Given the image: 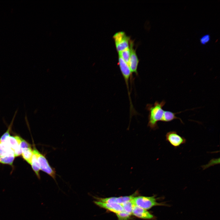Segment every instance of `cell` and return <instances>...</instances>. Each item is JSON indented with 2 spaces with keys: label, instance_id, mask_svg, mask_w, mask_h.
<instances>
[{
  "label": "cell",
  "instance_id": "obj_1",
  "mask_svg": "<svg viewBox=\"0 0 220 220\" xmlns=\"http://www.w3.org/2000/svg\"><path fill=\"white\" fill-rule=\"evenodd\" d=\"M166 103L163 100L160 102L156 101L153 105L148 104L146 109L149 112L148 126L153 130L158 128L157 123L161 121L164 112L163 107Z\"/></svg>",
  "mask_w": 220,
  "mask_h": 220
},
{
  "label": "cell",
  "instance_id": "obj_2",
  "mask_svg": "<svg viewBox=\"0 0 220 220\" xmlns=\"http://www.w3.org/2000/svg\"><path fill=\"white\" fill-rule=\"evenodd\" d=\"M134 205L145 210L150 209L153 206L161 205L162 204L156 202V199L153 196H135L132 200Z\"/></svg>",
  "mask_w": 220,
  "mask_h": 220
},
{
  "label": "cell",
  "instance_id": "obj_3",
  "mask_svg": "<svg viewBox=\"0 0 220 220\" xmlns=\"http://www.w3.org/2000/svg\"><path fill=\"white\" fill-rule=\"evenodd\" d=\"M117 51L120 52L129 47L130 37L123 31L116 33L113 36Z\"/></svg>",
  "mask_w": 220,
  "mask_h": 220
},
{
  "label": "cell",
  "instance_id": "obj_4",
  "mask_svg": "<svg viewBox=\"0 0 220 220\" xmlns=\"http://www.w3.org/2000/svg\"><path fill=\"white\" fill-rule=\"evenodd\" d=\"M37 154L40 170L47 174L55 181L56 171L55 169L50 165L45 156L38 150Z\"/></svg>",
  "mask_w": 220,
  "mask_h": 220
},
{
  "label": "cell",
  "instance_id": "obj_5",
  "mask_svg": "<svg viewBox=\"0 0 220 220\" xmlns=\"http://www.w3.org/2000/svg\"><path fill=\"white\" fill-rule=\"evenodd\" d=\"M165 137L166 141L175 148L179 147L186 141V140L185 138L179 135L175 131H171L167 132Z\"/></svg>",
  "mask_w": 220,
  "mask_h": 220
},
{
  "label": "cell",
  "instance_id": "obj_6",
  "mask_svg": "<svg viewBox=\"0 0 220 220\" xmlns=\"http://www.w3.org/2000/svg\"><path fill=\"white\" fill-rule=\"evenodd\" d=\"M130 55L128 64L130 68L131 73L138 74V67L139 60L136 53L135 50L133 47V43L132 41H130Z\"/></svg>",
  "mask_w": 220,
  "mask_h": 220
},
{
  "label": "cell",
  "instance_id": "obj_7",
  "mask_svg": "<svg viewBox=\"0 0 220 220\" xmlns=\"http://www.w3.org/2000/svg\"><path fill=\"white\" fill-rule=\"evenodd\" d=\"M118 64L127 87L128 95L130 97L128 84L130 77L131 75V72L127 63L119 56L118 58Z\"/></svg>",
  "mask_w": 220,
  "mask_h": 220
},
{
  "label": "cell",
  "instance_id": "obj_8",
  "mask_svg": "<svg viewBox=\"0 0 220 220\" xmlns=\"http://www.w3.org/2000/svg\"><path fill=\"white\" fill-rule=\"evenodd\" d=\"M135 196V194L129 196H121L118 197H112L106 198H100L94 197L97 201L103 202L116 203L122 204L123 203L132 200Z\"/></svg>",
  "mask_w": 220,
  "mask_h": 220
},
{
  "label": "cell",
  "instance_id": "obj_9",
  "mask_svg": "<svg viewBox=\"0 0 220 220\" xmlns=\"http://www.w3.org/2000/svg\"><path fill=\"white\" fill-rule=\"evenodd\" d=\"M94 203L101 208L116 214L123 211L122 206L120 204L107 202H103L99 201H94Z\"/></svg>",
  "mask_w": 220,
  "mask_h": 220
},
{
  "label": "cell",
  "instance_id": "obj_10",
  "mask_svg": "<svg viewBox=\"0 0 220 220\" xmlns=\"http://www.w3.org/2000/svg\"><path fill=\"white\" fill-rule=\"evenodd\" d=\"M132 215L141 219H149L153 218V215L146 210L134 205L133 207Z\"/></svg>",
  "mask_w": 220,
  "mask_h": 220
},
{
  "label": "cell",
  "instance_id": "obj_11",
  "mask_svg": "<svg viewBox=\"0 0 220 220\" xmlns=\"http://www.w3.org/2000/svg\"><path fill=\"white\" fill-rule=\"evenodd\" d=\"M33 150V155L30 165L32 169L35 172L37 178L40 179L39 171L40 170V166L38 160L37 152L38 150L34 147Z\"/></svg>",
  "mask_w": 220,
  "mask_h": 220
},
{
  "label": "cell",
  "instance_id": "obj_12",
  "mask_svg": "<svg viewBox=\"0 0 220 220\" xmlns=\"http://www.w3.org/2000/svg\"><path fill=\"white\" fill-rule=\"evenodd\" d=\"M14 155L13 151L4 142H0V158Z\"/></svg>",
  "mask_w": 220,
  "mask_h": 220
},
{
  "label": "cell",
  "instance_id": "obj_13",
  "mask_svg": "<svg viewBox=\"0 0 220 220\" xmlns=\"http://www.w3.org/2000/svg\"><path fill=\"white\" fill-rule=\"evenodd\" d=\"M179 113H174L170 111H164L161 121L168 122L176 119H179L182 123H183L182 119L177 117L175 115Z\"/></svg>",
  "mask_w": 220,
  "mask_h": 220
},
{
  "label": "cell",
  "instance_id": "obj_14",
  "mask_svg": "<svg viewBox=\"0 0 220 220\" xmlns=\"http://www.w3.org/2000/svg\"><path fill=\"white\" fill-rule=\"evenodd\" d=\"M21 151L23 158L30 165L33 154L31 147L24 148L22 149Z\"/></svg>",
  "mask_w": 220,
  "mask_h": 220
},
{
  "label": "cell",
  "instance_id": "obj_15",
  "mask_svg": "<svg viewBox=\"0 0 220 220\" xmlns=\"http://www.w3.org/2000/svg\"><path fill=\"white\" fill-rule=\"evenodd\" d=\"M132 200L127 201L121 205L124 211L131 215L133 208L134 205Z\"/></svg>",
  "mask_w": 220,
  "mask_h": 220
},
{
  "label": "cell",
  "instance_id": "obj_16",
  "mask_svg": "<svg viewBox=\"0 0 220 220\" xmlns=\"http://www.w3.org/2000/svg\"><path fill=\"white\" fill-rule=\"evenodd\" d=\"M119 55L128 64L130 55V47L119 52Z\"/></svg>",
  "mask_w": 220,
  "mask_h": 220
},
{
  "label": "cell",
  "instance_id": "obj_17",
  "mask_svg": "<svg viewBox=\"0 0 220 220\" xmlns=\"http://www.w3.org/2000/svg\"><path fill=\"white\" fill-rule=\"evenodd\" d=\"M116 214L118 220H129L132 215L123 210Z\"/></svg>",
  "mask_w": 220,
  "mask_h": 220
},
{
  "label": "cell",
  "instance_id": "obj_18",
  "mask_svg": "<svg viewBox=\"0 0 220 220\" xmlns=\"http://www.w3.org/2000/svg\"><path fill=\"white\" fill-rule=\"evenodd\" d=\"M211 37L209 34H205L202 36L200 38V43L203 45H205L210 41Z\"/></svg>",
  "mask_w": 220,
  "mask_h": 220
}]
</instances>
